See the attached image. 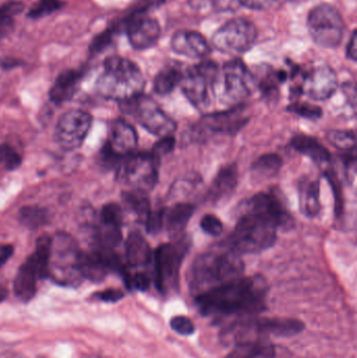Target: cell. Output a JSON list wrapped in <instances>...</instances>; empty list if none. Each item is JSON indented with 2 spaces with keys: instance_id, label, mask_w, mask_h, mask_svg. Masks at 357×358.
I'll use <instances>...</instances> for the list:
<instances>
[{
  "instance_id": "8",
  "label": "cell",
  "mask_w": 357,
  "mask_h": 358,
  "mask_svg": "<svg viewBox=\"0 0 357 358\" xmlns=\"http://www.w3.org/2000/svg\"><path fill=\"white\" fill-rule=\"evenodd\" d=\"M124 113L133 117L142 127L159 138L173 136L175 122L150 96L140 94L121 102Z\"/></svg>"
},
{
  "instance_id": "49",
  "label": "cell",
  "mask_w": 357,
  "mask_h": 358,
  "mask_svg": "<svg viewBox=\"0 0 357 358\" xmlns=\"http://www.w3.org/2000/svg\"><path fill=\"white\" fill-rule=\"evenodd\" d=\"M20 64V61L15 58H8V57L0 58V67L4 69H14V67L19 66Z\"/></svg>"
},
{
  "instance_id": "33",
  "label": "cell",
  "mask_w": 357,
  "mask_h": 358,
  "mask_svg": "<svg viewBox=\"0 0 357 358\" xmlns=\"http://www.w3.org/2000/svg\"><path fill=\"white\" fill-rule=\"evenodd\" d=\"M329 142L343 151L356 149V134L350 130L333 129L327 134Z\"/></svg>"
},
{
  "instance_id": "6",
  "label": "cell",
  "mask_w": 357,
  "mask_h": 358,
  "mask_svg": "<svg viewBox=\"0 0 357 358\" xmlns=\"http://www.w3.org/2000/svg\"><path fill=\"white\" fill-rule=\"evenodd\" d=\"M190 250L188 238H176L175 241L161 244L153 255L155 286L161 294L175 292L180 283L182 261Z\"/></svg>"
},
{
  "instance_id": "38",
  "label": "cell",
  "mask_w": 357,
  "mask_h": 358,
  "mask_svg": "<svg viewBox=\"0 0 357 358\" xmlns=\"http://www.w3.org/2000/svg\"><path fill=\"white\" fill-rule=\"evenodd\" d=\"M101 222L122 227L123 224V210L117 203H107L101 212Z\"/></svg>"
},
{
  "instance_id": "40",
  "label": "cell",
  "mask_w": 357,
  "mask_h": 358,
  "mask_svg": "<svg viewBox=\"0 0 357 358\" xmlns=\"http://www.w3.org/2000/svg\"><path fill=\"white\" fill-rule=\"evenodd\" d=\"M174 146H175V138H174L173 136L161 138V140L153 147L151 155L157 162H161V157L169 155V153L173 151Z\"/></svg>"
},
{
  "instance_id": "18",
  "label": "cell",
  "mask_w": 357,
  "mask_h": 358,
  "mask_svg": "<svg viewBox=\"0 0 357 358\" xmlns=\"http://www.w3.org/2000/svg\"><path fill=\"white\" fill-rule=\"evenodd\" d=\"M138 146V134L136 129L124 120H115L111 123L109 138L105 147L115 157L123 159L132 155Z\"/></svg>"
},
{
  "instance_id": "23",
  "label": "cell",
  "mask_w": 357,
  "mask_h": 358,
  "mask_svg": "<svg viewBox=\"0 0 357 358\" xmlns=\"http://www.w3.org/2000/svg\"><path fill=\"white\" fill-rule=\"evenodd\" d=\"M291 146L301 155L309 157L320 168L326 170V166L330 164V152L316 138L299 134L291 140Z\"/></svg>"
},
{
  "instance_id": "36",
  "label": "cell",
  "mask_w": 357,
  "mask_h": 358,
  "mask_svg": "<svg viewBox=\"0 0 357 358\" xmlns=\"http://www.w3.org/2000/svg\"><path fill=\"white\" fill-rule=\"evenodd\" d=\"M287 110L289 113H296V115H300L304 119L312 120V121H316V120L321 119L323 115V110L321 107L305 102L293 103V104L287 107Z\"/></svg>"
},
{
  "instance_id": "37",
  "label": "cell",
  "mask_w": 357,
  "mask_h": 358,
  "mask_svg": "<svg viewBox=\"0 0 357 358\" xmlns=\"http://www.w3.org/2000/svg\"><path fill=\"white\" fill-rule=\"evenodd\" d=\"M117 31H119V27L115 25V27H109L106 31H102V33L96 36L92 40V44H90V52L94 55L100 54L101 52L106 50L112 42L113 36Z\"/></svg>"
},
{
  "instance_id": "10",
  "label": "cell",
  "mask_w": 357,
  "mask_h": 358,
  "mask_svg": "<svg viewBox=\"0 0 357 358\" xmlns=\"http://www.w3.org/2000/svg\"><path fill=\"white\" fill-rule=\"evenodd\" d=\"M159 165L151 153H132L117 166V180L134 191L147 194L159 180Z\"/></svg>"
},
{
  "instance_id": "28",
  "label": "cell",
  "mask_w": 357,
  "mask_h": 358,
  "mask_svg": "<svg viewBox=\"0 0 357 358\" xmlns=\"http://www.w3.org/2000/svg\"><path fill=\"white\" fill-rule=\"evenodd\" d=\"M182 67L177 64L168 65L163 67L154 79V92L159 96H167L171 94L176 86L180 85L182 82Z\"/></svg>"
},
{
  "instance_id": "3",
  "label": "cell",
  "mask_w": 357,
  "mask_h": 358,
  "mask_svg": "<svg viewBox=\"0 0 357 358\" xmlns=\"http://www.w3.org/2000/svg\"><path fill=\"white\" fill-rule=\"evenodd\" d=\"M238 215L236 227L226 240V248L242 256L259 254L276 243L279 227L270 215L247 201Z\"/></svg>"
},
{
  "instance_id": "5",
  "label": "cell",
  "mask_w": 357,
  "mask_h": 358,
  "mask_svg": "<svg viewBox=\"0 0 357 358\" xmlns=\"http://www.w3.org/2000/svg\"><path fill=\"white\" fill-rule=\"evenodd\" d=\"M305 325L299 320L285 319V317H249L231 324L222 331V341L226 344L234 345L241 341L254 338H289L303 331Z\"/></svg>"
},
{
  "instance_id": "25",
  "label": "cell",
  "mask_w": 357,
  "mask_h": 358,
  "mask_svg": "<svg viewBox=\"0 0 357 358\" xmlns=\"http://www.w3.org/2000/svg\"><path fill=\"white\" fill-rule=\"evenodd\" d=\"M233 346L226 358H274L276 353L270 338H265L241 341Z\"/></svg>"
},
{
  "instance_id": "12",
  "label": "cell",
  "mask_w": 357,
  "mask_h": 358,
  "mask_svg": "<svg viewBox=\"0 0 357 358\" xmlns=\"http://www.w3.org/2000/svg\"><path fill=\"white\" fill-rule=\"evenodd\" d=\"M307 27L314 41L325 48H337L345 31L341 13L330 4L316 6L308 16Z\"/></svg>"
},
{
  "instance_id": "45",
  "label": "cell",
  "mask_w": 357,
  "mask_h": 358,
  "mask_svg": "<svg viewBox=\"0 0 357 358\" xmlns=\"http://www.w3.org/2000/svg\"><path fill=\"white\" fill-rule=\"evenodd\" d=\"M23 8H24V6H23L22 2H8V3L0 6V16L13 17L14 18L15 15L22 12Z\"/></svg>"
},
{
  "instance_id": "21",
  "label": "cell",
  "mask_w": 357,
  "mask_h": 358,
  "mask_svg": "<svg viewBox=\"0 0 357 358\" xmlns=\"http://www.w3.org/2000/svg\"><path fill=\"white\" fill-rule=\"evenodd\" d=\"M40 277L31 258H27L17 271L14 280V294L23 303L33 300L37 292V282Z\"/></svg>"
},
{
  "instance_id": "30",
  "label": "cell",
  "mask_w": 357,
  "mask_h": 358,
  "mask_svg": "<svg viewBox=\"0 0 357 358\" xmlns=\"http://www.w3.org/2000/svg\"><path fill=\"white\" fill-rule=\"evenodd\" d=\"M122 198H123L124 203L127 206L128 210L136 214L140 221L146 222L147 218L151 213L150 201L147 197V194L129 189V191H125L122 194Z\"/></svg>"
},
{
  "instance_id": "32",
  "label": "cell",
  "mask_w": 357,
  "mask_h": 358,
  "mask_svg": "<svg viewBox=\"0 0 357 358\" xmlns=\"http://www.w3.org/2000/svg\"><path fill=\"white\" fill-rule=\"evenodd\" d=\"M19 220L27 229H39L50 222V214L45 208L40 206H24L19 212Z\"/></svg>"
},
{
  "instance_id": "51",
  "label": "cell",
  "mask_w": 357,
  "mask_h": 358,
  "mask_svg": "<svg viewBox=\"0 0 357 358\" xmlns=\"http://www.w3.org/2000/svg\"><path fill=\"white\" fill-rule=\"evenodd\" d=\"M87 358H109V357H104V355H89V357H87Z\"/></svg>"
},
{
  "instance_id": "14",
  "label": "cell",
  "mask_w": 357,
  "mask_h": 358,
  "mask_svg": "<svg viewBox=\"0 0 357 358\" xmlns=\"http://www.w3.org/2000/svg\"><path fill=\"white\" fill-rule=\"evenodd\" d=\"M255 24L245 18L228 21L214 34V46L226 54H243L255 45L257 40Z\"/></svg>"
},
{
  "instance_id": "29",
  "label": "cell",
  "mask_w": 357,
  "mask_h": 358,
  "mask_svg": "<svg viewBox=\"0 0 357 358\" xmlns=\"http://www.w3.org/2000/svg\"><path fill=\"white\" fill-rule=\"evenodd\" d=\"M282 167V159L275 153L262 155L252 165L251 173L258 181L275 178Z\"/></svg>"
},
{
  "instance_id": "27",
  "label": "cell",
  "mask_w": 357,
  "mask_h": 358,
  "mask_svg": "<svg viewBox=\"0 0 357 358\" xmlns=\"http://www.w3.org/2000/svg\"><path fill=\"white\" fill-rule=\"evenodd\" d=\"M320 181L304 178L299 183V203L301 212L306 217L314 218L320 213Z\"/></svg>"
},
{
  "instance_id": "43",
  "label": "cell",
  "mask_w": 357,
  "mask_h": 358,
  "mask_svg": "<svg viewBox=\"0 0 357 358\" xmlns=\"http://www.w3.org/2000/svg\"><path fill=\"white\" fill-rule=\"evenodd\" d=\"M163 218H165V210L163 208L155 210V212L151 210L146 222H145L147 231L152 234V235L159 234L163 227Z\"/></svg>"
},
{
  "instance_id": "16",
  "label": "cell",
  "mask_w": 357,
  "mask_h": 358,
  "mask_svg": "<svg viewBox=\"0 0 357 358\" xmlns=\"http://www.w3.org/2000/svg\"><path fill=\"white\" fill-rule=\"evenodd\" d=\"M337 88V78L335 71L327 65L314 67L304 73L300 92L314 101H325L330 98Z\"/></svg>"
},
{
  "instance_id": "26",
  "label": "cell",
  "mask_w": 357,
  "mask_h": 358,
  "mask_svg": "<svg viewBox=\"0 0 357 358\" xmlns=\"http://www.w3.org/2000/svg\"><path fill=\"white\" fill-rule=\"evenodd\" d=\"M82 73L65 71L61 73L50 90V99L54 104L61 105L71 100L79 87Z\"/></svg>"
},
{
  "instance_id": "11",
  "label": "cell",
  "mask_w": 357,
  "mask_h": 358,
  "mask_svg": "<svg viewBox=\"0 0 357 358\" xmlns=\"http://www.w3.org/2000/svg\"><path fill=\"white\" fill-rule=\"evenodd\" d=\"M79 252L75 240L67 234L58 233L52 237L48 277L60 284L79 283L82 278L77 268Z\"/></svg>"
},
{
  "instance_id": "48",
  "label": "cell",
  "mask_w": 357,
  "mask_h": 358,
  "mask_svg": "<svg viewBox=\"0 0 357 358\" xmlns=\"http://www.w3.org/2000/svg\"><path fill=\"white\" fill-rule=\"evenodd\" d=\"M357 38H356V31H354L352 33L351 39H350L349 44H348L347 48V56L348 58L351 59V60L356 61L357 57Z\"/></svg>"
},
{
  "instance_id": "15",
  "label": "cell",
  "mask_w": 357,
  "mask_h": 358,
  "mask_svg": "<svg viewBox=\"0 0 357 358\" xmlns=\"http://www.w3.org/2000/svg\"><path fill=\"white\" fill-rule=\"evenodd\" d=\"M92 125V117L83 110L67 111L61 115L54 130V140L57 144L71 151L81 147Z\"/></svg>"
},
{
  "instance_id": "39",
  "label": "cell",
  "mask_w": 357,
  "mask_h": 358,
  "mask_svg": "<svg viewBox=\"0 0 357 358\" xmlns=\"http://www.w3.org/2000/svg\"><path fill=\"white\" fill-rule=\"evenodd\" d=\"M170 325H171L172 330L180 336H192L196 330L192 320L189 319L188 317H184V315L174 317L170 322Z\"/></svg>"
},
{
  "instance_id": "46",
  "label": "cell",
  "mask_w": 357,
  "mask_h": 358,
  "mask_svg": "<svg viewBox=\"0 0 357 358\" xmlns=\"http://www.w3.org/2000/svg\"><path fill=\"white\" fill-rule=\"evenodd\" d=\"M274 0H237L240 6H247L252 10H264L272 3Z\"/></svg>"
},
{
  "instance_id": "13",
  "label": "cell",
  "mask_w": 357,
  "mask_h": 358,
  "mask_svg": "<svg viewBox=\"0 0 357 358\" xmlns=\"http://www.w3.org/2000/svg\"><path fill=\"white\" fill-rule=\"evenodd\" d=\"M245 106L239 104L219 113L205 115L198 123L191 128L189 138L194 142H201L213 134H237L249 122V117L245 115Z\"/></svg>"
},
{
  "instance_id": "35",
  "label": "cell",
  "mask_w": 357,
  "mask_h": 358,
  "mask_svg": "<svg viewBox=\"0 0 357 358\" xmlns=\"http://www.w3.org/2000/svg\"><path fill=\"white\" fill-rule=\"evenodd\" d=\"M63 0H39L31 6L27 13V17L31 19H39L48 16L64 6Z\"/></svg>"
},
{
  "instance_id": "42",
  "label": "cell",
  "mask_w": 357,
  "mask_h": 358,
  "mask_svg": "<svg viewBox=\"0 0 357 358\" xmlns=\"http://www.w3.org/2000/svg\"><path fill=\"white\" fill-rule=\"evenodd\" d=\"M201 227L205 233L214 236V237L219 236L224 231V224H222L221 220L215 215L212 214L205 215L203 217L201 221Z\"/></svg>"
},
{
  "instance_id": "24",
  "label": "cell",
  "mask_w": 357,
  "mask_h": 358,
  "mask_svg": "<svg viewBox=\"0 0 357 358\" xmlns=\"http://www.w3.org/2000/svg\"><path fill=\"white\" fill-rule=\"evenodd\" d=\"M150 245L140 231H133L126 241V259L132 268L147 266L152 261Z\"/></svg>"
},
{
  "instance_id": "34",
  "label": "cell",
  "mask_w": 357,
  "mask_h": 358,
  "mask_svg": "<svg viewBox=\"0 0 357 358\" xmlns=\"http://www.w3.org/2000/svg\"><path fill=\"white\" fill-rule=\"evenodd\" d=\"M21 157L10 145H0V172L14 171L21 165Z\"/></svg>"
},
{
  "instance_id": "19",
  "label": "cell",
  "mask_w": 357,
  "mask_h": 358,
  "mask_svg": "<svg viewBox=\"0 0 357 358\" xmlns=\"http://www.w3.org/2000/svg\"><path fill=\"white\" fill-rule=\"evenodd\" d=\"M171 48L176 54L192 59L205 58L211 54V46L196 31H177L172 37Z\"/></svg>"
},
{
  "instance_id": "7",
  "label": "cell",
  "mask_w": 357,
  "mask_h": 358,
  "mask_svg": "<svg viewBox=\"0 0 357 358\" xmlns=\"http://www.w3.org/2000/svg\"><path fill=\"white\" fill-rule=\"evenodd\" d=\"M256 86L255 76L242 61L234 59L226 62L218 73L214 84V96L219 94L221 103L231 108L251 96Z\"/></svg>"
},
{
  "instance_id": "41",
  "label": "cell",
  "mask_w": 357,
  "mask_h": 358,
  "mask_svg": "<svg viewBox=\"0 0 357 358\" xmlns=\"http://www.w3.org/2000/svg\"><path fill=\"white\" fill-rule=\"evenodd\" d=\"M325 176H326L329 182H330L333 193H335V212H337V215L342 214V210H343V196H342L341 181L339 180V178H337V174L333 172V170H325Z\"/></svg>"
},
{
  "instance_id": "31",
  "label": "cell",
  "mask_w": 357,
  "mask_h": 358,
  "mask_svg": "<svg viewBox=\"0 0 357 358\" xmlns=\"http://www.w3.org/2000/svg\"><path fill=\"white\" fill-rule=\"evenodd\" d=\"M122 227L101 222L96 231V240L99 250H113L123 239Z\"/></svg>"
},
{
  "instance_id": "17",
  "label": "cell",
  "mask_w": 357,
  "mask_h": 358,
  "mask_svg": "<svg viewBox=\"0 0 357 358\" xmlns=\"http://www.w3.org/2000/svg\"><path fill=\"white\" fill-rule=\"evenodd\" d=\"M121 25L127 31L130 44L138 50L152 48L161 37L159 22L143 14H132Z\"/></svg>"
},
{
  "instance_id": "4",
  "label": "cell",
  "mask_w": 357,
  "mask_h": 358,
  "mask_svg": "<svg viewBox=\"0 0 357 358\" xmlns=\"http://www.w3.org/2000/svg\"><path fill=\"white\" fill-rule=\"evenodd\" d=\"M145 80L140 67L122 57L107 58L103 71L96 80V88L103 98L123 101L142 94Z\"/></svg>"
},
{
  "instance_id": "9",
  "label": "cell",
  "mask_w": 357,
  "mask_h": 358,
  "mask_svg": "<svg viewBox=\"0 0 357 358\" xmlns=\"http://www.w3.org/2000/svg\"><path fill=\"white\" fill-rule=\"evenodd\" d=\"M219 69L212 61L190 67L182 76L180 86L189 102L201 111H207L214 96V84Z\"/></svg>"
},
{
  "instance_id": "44",
  "label": "cell",
  "mask_w": 357,
  "mask_h": 358,
  "mask_svg": "<svg viewBox=\"0 0 357 358\" xmlns=\"http://www.w3.org/2000/svg\"><path fill=\"white\" fill-rule=\"evenodd\" d=\"M94 298L102 302L117 303L124 298V292L115 288H109V289L96 292L94 294Z\"/></svg>"
},
{
  "instance_id": "20",
  "label": "cell",
  "mask_w": 357,
  "mask_h": 358,
  "mask_svg": "<svg viewBox=\"0 0 357 358\" xmlns=\"http://www.w3.org/2000/svg\"><path fill=\"white\" fill-rule=\"evenodd\" d=\"M237 183H238V168L235 164H231L218 172L213 182L210 185L205 198L213 206L226 201L236 189Z\"/></svg>"
},
{
  "instance_id": "50",
  "label": "cell",
  "mask_w": 357,
  "mask_h": 358,
  "mask_svg": "<svg viewBox=\"0 0 357 358\" xmlns=\"http://www.w3.org/2000/svg\"><path fill=\"white\" fill-rule=\"evenodd\" d=\"M8 289H6V287H3V286L0 285V304H1V303L8 298Z\"/></svg>"
},
{
  "instance_id": "2",
  "label": "cell",
  "mask_w": 357,
  "mask_h": 358,
  "mask_svg": "<svg viewBox=\"0 0 357 358\" xmlns=\"http://www.w3.org/2000/svg\"><path fill=\"white\" fill-rule=\"evenodd\" d=\"M245 264L240 255L230 248H218L199 255L189 269L188 285L193 296H201L233 280L242 277Z\"/></svg>"
},
{
  "instance_id": "1",
  "label": "cell",
  "mask_w": 357,
  "mask_h": 358,
  "mask_svg": "<svg viewBox=\"0 0 357 358\" xmlns=\"http://www.w3.org/2000/svg\"><path fill=\"white\" fill-rule=\"evenodd\" d=\"M268 292V283L262 275H242L195 299L205 317H254L265 310Z\"/></svg>"
},
{
  "instance_id": "47",
  "label": "cell",
  "mask_w": 357,
  "mask_h": 358,
  "mask_svg": "<svg viewBox=\"0 0 357 358\" xmlns=\"http://www.w3.org/2000/svg\"><path fill=\"white\" fill-rule=\"evenodd\" d=\"M14 254V248L10 244L0 245V267L6 264V261Z\"/></svg>"
},
{
  "instance_id": "22",
  "label": "cell",
  "mask_w": 357,
  "mask_h": 358,
  "mask_svg": "<svg viewBox=\"0 0 357 358\" xmlns=\"http://www.w3.org/2000/svg\"><path fill=\"white\" fill-rule=\"evenodd\" d=\"M195 210H196V206L194 204L188 203V202H180V203L174 204L168 210H165L163 227H166L171 237L175 238V239L182 237Z\"/></svg>"
}]
</instances>
